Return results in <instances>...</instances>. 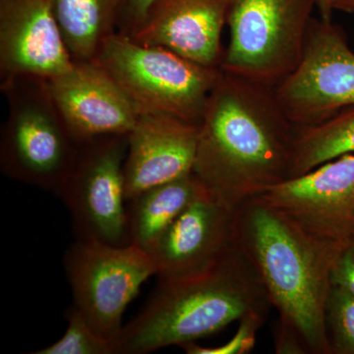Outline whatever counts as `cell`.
I'll use <instances>...</instances> for the list:
<instances>
[{"label":"cell","mask_w":354,"mask_h":354,"mask_svg":"<svg viewBox=\"0 0 354 354\" xmlns=\"http://www.w3.org/2000/svg\"><path fill=\"white\" fill-rule=\"evenodd\" d=\"M317 9L320 13V18L324 20H332L334 7L333 0H317Z\"/></svg>","instance_id":"cell-25"},{"label":"cell","mask_w":354,"mask_h":354,"mask_svg":"<svg viewBox=\"0 0 354 354\" xmlns=\"http://www.w3.org/2000/svg\"><path fill=\"white\" fill-rule=\"evenodd\" d=\"M237 247L236 209L204 191L149 252L160 281L203 276Z\"/></svg>","instance_id":"cell-11"},{"label":"cell","mask_w":354,"mask_h":354,"mask_svg":"<svg viewBox=\"0 0 354 354\" xmlns=\"http://www.w3.org/2000/svg\"><path fill=\"white\" fill-rule=\"evenodd\" d=\"M295 133L274 88L221 69L199 123L192 172L237 209L288 178Z\"/></svg>","instance_id":"cell-1"},{"label":"cell","mask_w":354,"mask_h":354,"mask_svg":"<svg viewBox=\"0 0 354 354\" xmlns=\"http://www.w3.org/2000/svg\"><path fill=\"white\" fill-rule=\"evenodd\" d=\"M334 10L354 13V0H333Z\"/></svg>","instance_id":"cell-26"},{"label":"cell","mask_w":354,"mask_h":354,"mask_svg":"<svg viewBox=\"0 0 354 354\" xmlns=\"http://www.w3.org/2000/svg\"><path fill=\"white\" fill-rule=\"evenodd\" d=\"M1 88L9 108L0 144L1 171L14 180L57 194L80 143L51 97L48 81L10 77L2 79Z\"/></svg>","instance_id":"cell-4"},{"label":"cell","mask_w":354,"mask_h":354,"mask_svg":"<svg viewBox=\"0 0 354 354\" xmlns=\"http://www.w3.org/2000/svg\"><path fill=\"white\" fill-rule=\"evenodd\" d=\"M198 134L199 124L171 114L141 111L128 134L123 167L127 201L145 190L191 174Z\"/></svg>","instance_id":"cell-14"},{"label":"cell","mask_w":354,"mask_h":354,"mask_svg":"<svg viewBox=\"0 0 354 354\" xmlns=\"http://www.w3.org/2000/svg\"><path fill=\"white\" fill-rule=\"evenodd\" d=\"M127 150L128 134L102 135L80 143L57 192L78 241L130 244L123 174Z\"/></svg>","instance_id":"cell-8"},{"label":"cell","mask_w":354,"mask_h":354,"mask_svg":"<svg viewBox=\"0 0 354 354\" xmlns=\"http://www.w3.org/2000/svg\"><path fill=\"white\" fill-rule=\"evenodd\" d=\"M74 62H93L102 43L118 32L129 0H50Z\"/></svg>","instance_id":"cell-17"},{"label":"cell","mask_w":354,"mask_h":354,"mask_svg":"<svg viewBox=\"0 0 354 354\" xmlns=\"http://www.w3.org/2000/svg\"><path fill=\"white\" fill-rule=\"evenodd\" d=\"M260 197L318 239L348 241L354 235V153L286 179Z\"/></svg>","instance_id":"cell-10"},{"label":"cell","mask_w":354,"mask_h":354,"mask_svg":"<svg viewBox=\"0 0 354 354\" xmlns=\"http://www.w3.org/2000/svg\"><path fill=\"white\" fill-rule=\"evenodd\" d=\"M325 317L330 354H354V297L344 286L332 283Z\"/></svg>","instance_id":"cell-19"},{"label":"cell","mask_w":354,"mask_h":354,"mask_svg":"<svg viewBox=\"0 0 354 354\" xmlns=\"http://www.w3.org/2000/svg\"><path fill=\"white\" fill-rule=\"evenodd\" d=\"M155 0H129L118 32L130 35L145 18L149 7Z\"/></svg>","instance_id":"cell-24"},{"label":"cell","mask_w":354,"mask_h":354,"mask_svg":"<svg viewBox=\"0 0 354 354\" xmlns=\"http://www.w3.org/2000/svg\"><path fill=\"white\" fill-rule=\"evenodd\" d=\"M230 0H155L130 35L144 46H162L203 66L221 68V32Z\"/></svg>","instance_id":"cell-15"},{"label":"cell","mask_w":354,"mask_h":354,"mask_svg":"<svg viewBox=\"0 0 354 354\" xmlns=\"http://www.w3.org/2000/svg\"><path fill=\"white\" fill-rule=\"evenodd\" d=\"M237 245L308 353L330 354L326 304L332 271L344 242L310 234L260 196L236 209Z\"/></svg>","instance_id":"cell-2"},{"label":"cell","mask_w":354,"mask_h":354,"mask_svg":"<svg viewBox=\"0 0 354 354\" xmlns=\"http://www.w3.org/2000/svg\"><path fill=\"white\" fill-rule=\"evenodd\" d=\"M266 320V314L254 313L242 318L234 337L225 346L218 348H203L194 342L181 346L191 354H236L249 353L254 348L256 334Z\"/></svg>","instance_id":"cell-21"},{"label":"cell","mask_w":354,"mask_h":354,"mask_svg":"<svg viewBox=\"0 0 354 354\" xmlns=\"http://www.w3.org/2000/svg\"><path fill=\"white\" fill-rule=\"evenodd\" d=\"M349 153H354V106L319 124L297 127L288 178Z\"/></svg>","instance_id":"cell-18"},{"label":"cell","mask_w":354,"mask_h":354,"mask_svg":"<svg viewBox=\"0 0 354 354\" xmlns=\"http://www.w3.org/2000/svg\"><path fill=\"white\" fill-rule=\"evenodd\" d=\"M64 268L74 307L95 332L114 344L124 327L128 304L157 274L150 254L134 244L115 246L78 239L65 253Z\"/></svg>","instance_id":"cell-7"},{"label":"cell","mask_w":354,"mask_h":354,"mask_svg":"<svg viewBox=\"0 0 354 354\" xmlns=\"http://www.w3.org/2000/svg\"><path fill=\"white\" fill-rule=\"evenodd\" d=\"M332 283L346 288L354 297V235L342 244L332 271Z\"/></svg>","instance_id":"cell-22"},{"label":"cell","mask_w":354,"mask_h":354,"mask_svg":"<svg viewBox=\"0 0 354 354\" xmlns=\"http://www.w3.org/2000/svg\"><path fill=\"white\" fill-rule=\"evenodd\" d=\"M62 339L34 354H116L115 344L95 332L82 314L72 307Z\"/></svg>","instance_id":"cell-20"},{"label":"cell","mask_w":354,"mask_h":354,"mask_svg":"<svg viewBox=\"0 0 354 354\" xmlns=\"http://www.w3.org/2000/svg\"><path fill=\"white\" fill-rule=\"evenodd\" d=\"M262 281L237 245L211 272L160 281L143 311L121 330L116 354H145L189 344L271 306Z\"/></svg>","instance_id":"cell-3"},{"label":"cell","mask_w":354,"mask_h":354,"mask_svg":"<svg viewBox=\"0 0 354 354\" xmlns=\"http://www.w3.org/2000/svg\"><path fill=\"white\" fill-rule=\"evenodd\" d=\"M317 0H230L221 69L276 88L299 64Z\"/></svg>","instance_id":"cell-6"},{"label":"cell","mask_w":354,"mask_h":354,"mask_svg":"<svg viewBox=\"0 0 354 354\" xmlns=\"http://www.w3.org/2000/svg\"><path fill=\"white\" fill-rule=\"evenodd\" d=\"M93 62L104 69L141 111L171 114L193 124L221 68L203 66L162 46H144L116 32Z\"/></svg>","instance_id":"cell-5"},{"label":"cell","mask_w":354,"mask_h":354,"mask_svg":"<svg viewBox=\"0 0 354 354\" xmlns=\"http://www.w3.org/2000/svg\"><path fill=\"white\" fill-rule=\"evenodd\" d=\"M274 349L279 354L308 353L306 346L295 330L279 318L274 330Z\"/></svg>","instance_id":"cell-23"},{"label":"cell","mask_w":354,"mask_h":354,"mask_svg":"<svg viewBox=\"0 0 354 354\" xmlns=\"http://www.w3.org/2000/svg\"><path fill=\"white\" fill-rule=\"evenodd\" d=\"M46 81L51 97L79 143L102 135L129 134L138 120L134 102L94 62H74L64 75Z\"/></svg>","instance_id":"cell-13"},{"label":"cell","mask_w":354,"mask_h":354,"mask_svg":"<svg viewBox=\"0 0 354 354\" xmlns=\"http://www.w3.org/2000/svg\"><path fill=\"white\" fill-rule=\"evenodd\" d=\"M274 92L297 127L354 106V51L332 20H312L299 64Z\"/></svg>","instance_id":"cell-9"},{"label":"cell","mask_w":354,"mask_h":354,"mask_svg":"<svg viewBox=\"0 0 354 354\" xmlns=\"http://www.w3.org/2000/svg\"><path fill=\"white\" fill-rule=\"evenodd\" d=\"M73 65L50 0H0L2 79L51 80Z\"/></svg>","instance_id":"cell-12"},{"label":"cell","mask_w":354,"mask_h":354,"mask_svg":"<svg viewBox=\"0 0 354 354\" xmlns=\"http://www.w3.org/2000/svg\"><path fill=\"white\" fill-rule=\"evenodd\" d=\"M205 189L193 172L140 193L127 203L130 243L150 252L179 215Z\"/></svg>","instance_id":"cell-16"}]
</instances>
